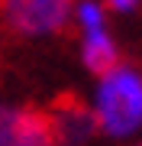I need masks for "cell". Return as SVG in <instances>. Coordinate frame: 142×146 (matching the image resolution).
Here are the masks:
<instances>
[{
	"label": "cell",
	"instance_id": "obj_1",
	"mask_svg": "<svg viewBox=\"0 0 142 146\" xmlns=\"http://www.w3.org/2000/svg\"><path fill=\"white\" fill-rule=\"evenodd\" d=\"M90 114L107 140H132L142 133V68L116 62L94 84Z\"/></svg>",
	"mask_w": 142,
	"mask_h": 146
},
{
	"label": "cell",
	"instance_id": "obj_2",
	"mask_svg": "<svg viewBox=\"0 0 142 146\" xmlns=\"http://www.w3.org/2000/svg\"><path fill=\"white\" fill-rule=\"evenodd\" d=\"M0 20L20 39H48L68 29L74 0H0Z\"/></svg>",
	"mask_w": 142,
	"mask_h": 146
},
{
	"label": "cell",
	"instance_id": "obj_3",
	"mask_svg": "<svg viewBox=\"0 0 142 146\" xmlns=\"http://www.w3.org/2000/svg\"><path fill=\"white\" fill-rule=\"evenodd\" d=\"M0 146H55L48 114L0 98Z\"/></svg>",
	"mask_w": 142,
	"mask_h": 146
},
{
	"label": "cell",
	"instance_id": "obj_4",
	"mask_svg": "<svg viewBox=\"0 0 142 146\" xmlns=\"http://www.w3.org/2000/svg\"><path fill=\"white\" fill-rule=\"evenodd\" d=\"M48 114V127H52L55 146H94V140L100 136L97 120L90 114V104L78 98H62L55 101Z\"/></svg>",
	"mask_w": 142,
	"mask_h": 146
},
{
	"label": "cell",
	"instance_id": "obj_6",
	"mask_svg": "<svg viewBox=\"0 0 142 146\" xmlns=\"http://www.w3.org/2000/svg\"><path fill=\"white\" fill-rule=\"evenodd\" d=\"M100 3L110 7V10H116V13H132V10H139L142 0H100Z\"/></svg>",
	"mask_w": 142,
	"mask_h": 146
},
{
	"label": "cell",
	"instance_id": "obj_5",
	"mask_svg": "<svg viewBox=\"0 0 142 146\" xmlns=\"http://www.w3.org/2000/svg\"><path fill=\"white\" fill-rule=\"evenodd\" d=\"M116 62H123L120 58V46H116V39L110 36V29L103 26H87L81 29V65L87 68L90 75H103L110 72Z\"/></svg>",
	"mask_w": 142,
	"mask_h": 146
},
{
	"label": "cell",
	"instance_id": "obj_7",
	"mask_svg": "<svg viewBox=\"0 0 142 146\" xmlns=\"http://www.w3.org/2000/svg\"><path fill=\"white\" fill-rule=\"evenodd\" d=\"M132 146H142V140H136V143H132Z\"/></svg>",
	"mask_w": 142,
	"mask_h": 146
}]
</instances>
